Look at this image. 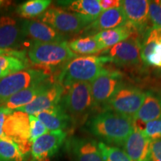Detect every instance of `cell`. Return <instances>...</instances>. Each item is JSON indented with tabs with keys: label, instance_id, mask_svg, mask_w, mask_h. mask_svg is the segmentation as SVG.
<instances>
[{
	"label": "cell",
	"instance_id": "8",
	"mask_svg": "<svg viewBox=\"0 0 161 161\" xmlns=\"http://www.w3.org/2000/svg\"><path fill=\"white\" fill-rule=\"evenodd\" d=\"M10 140L16 142L25 154L31 152L29 114L14 110L6 119L0 140Z\"/></svg>",
	"mask_w": 161,
	"mask_h": 161
},
{
	"label": "cell",
	"instance_id": "38",
	"mask_svg": "<svg viewBox=\"0 0 161 161\" xmlns=\"http://www.w3.org/2000/svg\"><path fill=\"white\" fill-rule=\"evenodd\" d=\"M160 94H161V92H160Z\"/></svg>",
	"mask_w": 161,
	"mask_h": 161
},
{
	"label": "cell",
	"instance_id": "23",
	"mask_svg": "<svg viewBox=\"0 0 161 161\" xmlns=\"http://www.w3.org/2000/svg\"><path fill=\"white\" fill-rule=\"evenodd\" d=\"M57 5L62 6L66 11L78 14L84 17L96 20L102 14L98 0H72L57 2Z\"/></svg>",
	"mask_w": 161,
	"mask_h": 161
},
{
	"label": "cell",
	"instance_id": "34",
	"mask_svg": "<svg viewBox=\"0 0 161 161\" xmlns=\"http://www.w3.org/2000/svg\"><path fill=\"white\" fill-rule=\"evenodd\" d=\"M98 3L102 11L122 7V1L120 0H98Z\"/></svg>",
	"mask_w": 161,
	"mask_h": 161
},
{
	"label": "cell",
	"instance_id": "33",
	"mask_svg": "<svg viewBox=\"0 0 161 161\" xmlns=\"http://www.w3.org/2000/svg\"><path fill=\"white\" fill-rule=\"evenodd\" d=\"M151 161H161V139L152 141L151 146Z\"/></svg>",
	"mask_w": 161,
	"mask_h": 161
},
{
	"label": "cell",
	"instance_id": "26",
	"mask_svg": "<svg viewBox=\"0 0 161 161\" xmlns=\"http://www.w3.org/2000/svg\"><path fill=\"white\" fill-rule=\"evenodd\" d=\"M68 46L75 55L78 54L87 56L98 53L102 50L92 35L72 40L68 43Z\"/></svg>",
	"mask_w": 161,
	"mask_h": 161
},
{
	"label": "cell",
	"instance_id": "24",
	"mask_svg": "<svg viewBox=\"0 0 161 161\" xmlns=\"http://www.w3.org/2000/svg\"><path fill=\"white\" fill-rule=\"evenodd\" d=\"M51 4L50 0H29L18 5L16 11L19 17L25 19H31L43 14Z\"/></svg>",
	"mask_w": 161,
	"mask_h": 161
},
{
	"label": "cell",
	"instance_id": "30",
	"mask_svg": "<svg viewBox=\"0 0 161 161\" xmlns=\"http://www.w3.org/2000/svg\"><path fill=\"white\" fill-rule=\"evenodd\" d=\"M152 141L161 139V118L145 124L140 129Z\"/></svg>",
	"mask_w": 161,
	"mask_h": 161
},
{
	"label": "cell",
	"instance_id": "32",
	"mask_svg": "<svg viewBox=\"0 0 161 161\" xmlns=\"http://www.w3.org/2000/svg\"><path fill=\"white\" fill-rule=\"evenodd\" d=\"M144 64L146 66H152L161 68V43H158L154 47V50L147 58Z\"/></svg>",
	"mask_w": 161,
	"mask_h": 161
},
{
	"label": "cell",
	"instance_id": "14",
	"mask_svg": "<svg viewBox=\"0 0 161 161\" xmlns=\"http://www.w3.org/2000/svg\"><path fill=\"white\" fill-rule=\"evenodd\" d=\"M152 141L139 128L134 130L122 146V150L132 161H151Z\"/></svg>",
	"mask_w": 161,
	"mask_h": 161
},
{
	"label": "cell",
	"instance_id": "35",
	"mask_svg": "<svg viewBox=\"0 0 161 161\" xmlns=\"http://www.w3.org/2000/svg\"><path fill=\"white\" fill-rule=\"evenodd\" d=\"M14 111V110H10L3 106H0V137L3 135V127L4 122H5L6 119L8 117V116L11 115Z\"/></svg>",
	"mask_w": 161,
	"mask_h": 161
},
{
	"label": "cell",
	"instance_id": "29",
	"mask_svg": "<svg viewBox=\"0 0 161 161\" xmlns=\"http://www.w3.org/2000/svg\"><path fill=\"white\" fill-rule=\"evenodd\" d=\"M30 120V142L33 143L35 141L49 131L41 121L35 115H29Z\"/></svg>",
	"mask_w": 161,
	"mask_h": 161
},
{
	"label": "cell",
	"instance_id": "3",
	"mask_svg": "<svg viewBox=\"0 0 161 161\" xmlns=\"http://www.w3.org/2000/svg\"><path fill=\"white\" fill-rule=\"evenodd\" d=\"M77 57L69 49L66 41L40 43L34 41L28 50V58L32 64L50 71L53 68L64 67Z\"/></svg>",
	"mask_w": 161,
	"mask_h": 161
},
{
	"label": "cell",
	"instance_id": "6",
	"mask_svg": "<svg viewBox=\"0 0 161 161\" xmlns=\"http://www.w3.org/2000/svg\"><path fill=\"white\" fill-rule=\"evenodd\" d=\"M146 92L123 83L104 104L102 110H111L134 120L143 102Z\"/></svg>",
	"mask_w": 161,
	"mask_h": 161
},
{
	"label": "cell",
	"instance_id": "25",
	"mask_svg": "<svg viewBox=\"0 0 161 161\" xmlns=\"http://www.w3.org/2000/svg\"><path fill=\"white\" fill-rule=\"evenodd\" d=\"M27 58L11 55L0 56V80L22 70L29 69Z\"/></svg>",
	"mask_w": 161,
	"mask_h": 161
},
{
	"label": "cell",
	"instance_id": "31",
	"mask_svg": "<svg viewBox=\"0 0 161 161\" xmlns=\"http://www.w3.org/2000/svg\"><path fill=\"white\" fill-rule=\"evenodd\" d=\"M148 17L153 28H161V0L149 1Z\"/></svg>",
	"mask_w": 161,
	"mask_h": 161
},
{
	"label": "cell",
	"instance_id": "19",
	"mask_svg": "<svg viewBox=\"0 0 161 161\" xmlns=\"http://www.w3.org/2000/svg\"><path fill=\"white\" fill-rule=\"evenodd\" d=\"M126 24L125 16L122 7H120L102 11L99 17L84 29V32L94 35V33L121 27Z\"/></svg>",
	"mask_w": 161,
	"mask_h": 161
},
{
	"label": "cell",
	"instance_id": "11",
	"mask_svg": "<svg viewBox=\"0 0 161 161\" xmlns=\"http://www.w3.org/2000/svg\"><path fill=\"white\" fill-rule=\"evenodd\" d=\"M65 130H52L40 136L31 145V161H50L65 142Z\"/></svg>",
	"mask_w": 161,
	"mask_h": 161
},
{
	"label": "cell",
	"instance_id": "1",
	"mask_svg": "<svg viewBox=\"0 0 161 161\" xmlns=\"http://www.w3.org/2000/svg\"><path fill=\"white\" fill-rule=\"evenodd\" d=\"M86 130L103 143L122 147L134 128V120L111 110L102 111L86 123Z\"/></svg>",
	"mask_w": 161,
	"mask_h": 161
},
{
	"label": "cell",
	"instance_id": "13",
	"mask_svg": "<svg viewBox=\"0 0 161 161\" xmlns=\"http://www.w3.org/2000/svg\"><path fill=\"white\" fill-rule=\"evenodd\" d=\"M66 147L74 161H103L98 142L95 140L72 136L68 140Z\"/></svg>",
	"mask_w": 161,
	"mask_h": 161
},
{
	"label": "cell",
	"instance_id": "22",
	"mask_svg": "<svg viewBox=\"0 0 161 161\" xmlns=\"http://www.w3.org/2000/svg\"><path fill=\"white\" fill-rule=\"evenodd\" d=\"M134 34H136L135 31L126 24L121 27L98 32L92 36L97 41L101 49L104 50L110 49L120 42L127 40Z\"/></svg>",
	"mask_w": 161,
	"mask_h": 161
},
{
	"label": "cell",
	"instance_id": "36",
	"mask_svg": "<svg viewBox=\"0 0 161 161\" xmlns=\"http://www.w3.org/2000/svg\"><path fill=\"white\" fill-rule=\"evenodd\" d=\"M5 55H11L19 57L22 58H26L25 56V52L22 51H17L14 49H1L0 48V56Z\"/></svg>",
	"mask_w": 161,
	"mask_h": 161
},
{
	"label": "cell",
	"instance_id": "21",
	"mask_svg": "<svg viewBox=\"0 0 161 161\" xmlns=\"http://www.w3.org/2000/svg\"><path fill=\"white\" fill-rule=\"evenodd\" d=\"M35 116L45 125L49 131L64 130L72 123L69 116L60 104L38 113Z\"/></svg>",
	"mask_w": 161,
	"mask_h": 161
},
{
	"label": "cell",
	"instance_id": "20",
	"mask_svg": "<svg viewBox=\"0 0 161 161\" xmlns=\"http://www.w3.org/2000/svg\"><path fill=\"white\" fill-rule=\"evenodd\" d=\"M54 82L55 81L52 80L51 78H48L47 80H44L41 83L31 86L27 89L22 90L16 93L15 95L11 96L3 103L0 104V106H3L6 108L14 110L19 108L25 107L35 101L36 98L43 93L46 90H47Z\"/></svg>",
	"mask_w": 161,
	"mask_h": 161
},
{
	"label": "cell",
	"instance_id": "9",
	"mask_svg": "<svg viewBox=\"0 0 161 161\" xmlns=\"http://www.w3.org/2000/svg\"><path fill=\"white\" fill-rule=\"evenodd\" d=\"M123 83V75L119 71L104 69L90 83L96 109H102Z\"/></svg>",
	"mask_w": 161,
	"mask_h": 161
},
{
	"label": "cell",
	"instance_id": "16",
	"mask_svg": "<svg viewBox=\"0 0 161 161\" xmlns=\"http://www.w3.org/2000/svg\"><path fill=\"white\" fill-rule=\"evenodd\" d=\"M64 87L59 82L55 81L43 93L35 98L31 104L19 108L14 110L26 113L29 115H35L38 113L49 109L60 104L64 92Z\"/></svg>",
	"mask_w": 161,
	"mask_h": 161
},
{
	"label": "cell",
	"instance_id": "28",
	"mask_svg": "<svg viewBox=\"0 0 161 161\" xmlns=\"http://www.w3.org/2000/svg\"><path fill=\"white\" fill-rule=\"evenodd\" d=\"M103 161H132L120 148L98 142Z\"/></svg>",
	"mask_w": 161,
	"mask_h": 161
},
{
	"label": "cell",
	"instance_id": "10",
	"mask_svg": "<svg viewBox=\"0 0 161 161\" xmlns=\"http://www.w3.org/2000/svg\"><path fill=\"white\" fill-rule=\"evenodd\" d=\"M141 40L137 34L104 51L113 63L122 66H137L141 61Z\"/></svg>",
	"mask_w": 161,
	"mask_h": 161
},
{
	"label": "cell",
	"instance_id": "5",
	"mask_svg": "<svg viewBox=\"0 0 161 161\" xmlns=\"http://www.w3.org/2000/svg\"><path fill=\"white\" fill-rule=\"evenodd\" d=\"M38 19L63 35L79 33L93 22L90 18L56 6L49 8Z\"/></svg>",
	"mask_w": 161,
	"mask_h": 161
},
{
	"label": "cell",
	"instance_id": "37",
	"mask_svg": "<svg viewBox=\"0 0 161 161\" xmlns=\"http://www.w3.org/2000/svg\"><path fill=\"white\" fill-rule=\"evenodd\" d=\"M11 4V2H8V1H4V0H0V8H4L5 7V6Z\"/></svg>",
	"mask_w": 161,
	"mask_h": 161
},
{
	"label": "cell",
	"instance_id": "18",
	"mask_svg": "<svg viewBox=\"0 0 161 161\" xmlns=\"http://www.w3.org/2000/svg\"><path fill=\"white\" fill-rule=\"evenodd\" d=\"M161 118V94L146 91L143 102L134 119V126L140 129L145 124Z\"/></svg>",
	"mask_w": 161,
	"mask_h": 161
},
{
	"label": "cell",
	"instance_id": "4",
	"mask_svg": "<svg viewBox=\"0 0 161 161\" xmlns=\"http://www.w3.org/2000/svg\"><path fill=\"white\" fill-rule=\"evenodd\" d=\"M64 89L60 104L69 116L72 123L84 122L96 109L90 83H75Z\"/></svg>",
	"mask_w": 161,
	"mask_h": 161
},
{
	"label": "cell",
	"instance_id": "2",
	"mask_svg": "<svg viewBox=\"0 0 161 161\" xmlns=\"http://www.w3.org/2000/svg\"><path fill=\"white\" fill-rule=\"evenodd\" d=\"M112 62L108 56H81L70 60L62 68L58 82L64 88L75 83H91L104 69L107 63Z\"/></svg>",
	"mask_w": 161,
	"mask_h": 161
},
{
	"label": "cell",
	"instance_id": "7",
	"mask_svg": "<svg viewBox=\"0 0 161 161\" xmlns=\"http://www.w3.org/2000/svg\"><path fill=\"white\" fill-rule=\"evenodd\" d=\"M50 72L39 69H25L0 80V104L5 100L31 86L50 78Z\"/></svg>",
	"mask_w": 161,
	"mask_h": 161
},
{
	"label": "cell",
	"instance_id": "12",
	"mask_svg": "<svg viewBox=\"0 0 161 161\" xmlns=\"http://www.w3.org/2000/svg\"><path fill=\"white\" fill-rule=\"evenodd\" d=\"M148 0H122V8L125 16L127 24L135 31L137 35L142 36L148 29Z\"/></svg>",
	"mask_w": 161,
	"mask_h": 161
},
{
	"label": "cell",
	"instance_id": "27",
	"mask_svg": "<svg viewBox=\"0 0 161 161\" xmlns=\"http://www.w3.org/2000/svg\"><path fill=\"white\" fill-rule=\"evenodd\" d=\"M28 157L14 141L0 140V161H26Z\"/></svg>",
	"mask_w": 161,
	"mask_h": 161
},
{
	"label": "cell",
	"instance_id": "17",
	"mask_svg": "<svg viewBox=\"0 0 161 161\" xmlns=\"http://www.w3.org/2000/svg\"><path fill=\"white\" fill-rule=\"evenodd\" d=\"M21 22L10 16L0 17V48L12 49L17 48L23 41Z\"/></svg>",
	"mask_w": 161,
	"mask_h": 161
},
{
	"label": "cell",
	"instance_id": "15",
	"mask_svg": "<svg viewBox=\"0 0 161 161\" xmlns=\"http://www.w3.org/2000/svg\"><path fill=\"white\" fill-rule=\"evenodd\" d=\"M21 28L24 37L31 38L34 41L40 43H58L65 41L64 35L39 20H23L21 21Z\"/></svg>",
	"mask_w": 161,
	"mask_h": 161
}]
</instances>
